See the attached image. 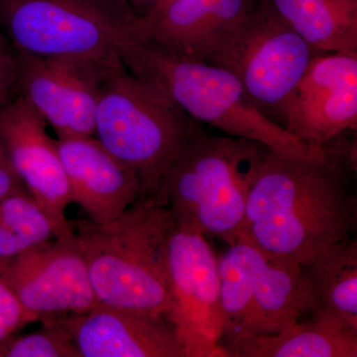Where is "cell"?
<instances>
[{"mask_svg":"<svg viewBox=\"0 0 357 357\" xmlns=\"http://www.w3.org/2000/svg\"><path fill=\"white\" fill-rule=\"evenodd\" d=\"M325 149L310 158L268 149L238 236L303 267L351 237L356 229V196L340 159Z\"/></svg>","mask_w":357,"mask_h":357,"instance_id":"1","label":"cell"},{"mask_svg":"<svg viewBox=\"0 0 357 357\" xmlns=\"http://www.w3.org/2000/svg\"><path fill=\"white\" fill-rule=\"evenodd\" d=\"M70 225L100 304L168 319L167 253L174 222L166 204L142 197L109 222L77 220Z\"/></svg>","mask_w":357,"mask_h":357,"instance_id":"2","label":"cell"},{"mask_svg":"<svg viewBox=\"0 0 357 357\" xmlns=\"http://www.w3.org/2000/svg\"><path fill=\"white\" fill-rule=\"evenodd\" d=\"M268 149L257 141L211 135L194 121L162 178L157 199L169 208L175 227L231 245Z\"/></svg>","mask_w":357,"mask_h":357,"instance_id":"3","label":"cell"},{"mask_svg":"<svg viewBox=\"0 0 357 357\" xmlns=\"http://www.w3.org/2000/svg\"><path fill=\"white\" fill-rule=\"evenodd\" d=\"M119 56L131 74L153 84L192 121L289 156L326 153L324 146L307 144L263 116L238 79L223 68L180 57L134 30L122 41Z\"/></svg>","mask_w":357,"mask_h":357,"instance_id":"4","label":"cell"},{"mask_svg":"<svg viewBox=\"0 0 357 357\" xmlns=\"http://www.w3.org/2000/svg\"><path fill=\"white\" fill-rule=\"evenodd\" d=\"M192 123L165 93L122 64L103 81L93 135L138 176L145 196L157 198L162 178Z\"/></svg>","mask_w":357,"mask_h":357,"instance_id":"5","label":"cell"},{"mask_svg":"<svg viewBox=\"0 0 357 357\" xmlns=\"http://www.w3.org/2000/svg\"><path fill=\"white\" fill-rule=\"evenodd\" d=\"M222 342L227 352L250 338L276 335L312 310L303 266L245 237L218 259Z\"/></svg>","mask_w":357,"mask_h":357,"instance_id":"6","label":"cell"},{"mask_svg":"<svg viewBox=\"0 0 357 357\" xmlns=\"http://www.w3.org/2000/svg\"><path fill=\"white\" fill-rule=\"evenodd\" d=\"M128 0H0V27L16 51L38 57L121 59L135 28Z\"/></svg>","mask_w":357,"mask_h":357,"instance_id":"7","label":"cell"},{"mask_svg":"<svg viewBox=\"0 0 357 357\" xmlns=\"http://www.w3.org/2000/svg\"><path fill=\"white\" fill-rule=\"evenodd\" d=\"M319 54L262 0L223 35L208 63L234 75L253 107L285 129L289 103Z\"/></svg>","mask_w":357,"mask_h":357,"instance_id":"8","label":"cell"},{"mask_svg":"<svg viewBox=\"0 0 357 357\" xmlns=\"http://www.w3.org/2000/svg\"><path fill=\"white\" fill-rule=\"evenodd\" d=\"M168 321L187 357H229L222 345L218 258L203 234L174 225L168 243Z\"/></svg>","mask_w":357,"mask_h":357,"instance_id":"9","label":"cell"},{"mask_svg":"<svg viewBox=\"0 0 357 357\" xmlns=\"http://www.w3.org/2000/svg\"><path fill=\"white\" fill-rule=\"evenodd\" d=\"M121 59L38 57L18 52L17 96L57 133L58 139L95 133V117L105 77Z\"/></svg>","mask_w":357,"mask_h":357,"instance_id":"10","label":"cell"},{"mask_svg":"<svg viewBox=\"0 0 357 357\" xmlns=\"http://www.w3.org/2000/svg\"><path fill=\"white\" fill-rule=\"evenodd\" d=\"M0 278L38 321L100 304L73 230L0 263Z\"/></svg>","mask_w":357,"mask_h":357,"instance_id":"11","label":"cell"},{"mask_svg":"<svg viewBox=\"0 0 357 357\" xmlns=\"http://www.w3.org/2000/svg\"><path fill=\"white\" fill-rule=\"evenodd\" d=\"M356 126L357 53L317 55L289 103L286 130L324 146Z\"/></svg>","mask_w":357,"mask_h":357,"instance_id":"12","label":"cell"},{"mask_svg":"<svg viewBox=\"0 0 357 357\" xmlns=\"http://www.w3.org/2000/svg\"><path fill=\"white\" fill-rule=\"evenodd\" d=\"M0 132L14 168L35 201L64 229L72 204L57 140L47 132L46 121L20 96L0 109Z\"/></svg>","mask_w":357,"mask_h":357,"instance_id":"13","label":"cell"},{"mask_svg":"<svg viewBox=\"0 0 357 357\" xmlns=\"http://www.w3.org/2000/svg\"><path fill=\"white\" fill-rule=\"evenodd\" d=\"M55 319L82 357H187L175 326L163 317L100 303Z\"/></svg>","mask_w":357,"mask_h":357,"instance_id":"14","label":"cell"},{"mask_svg":"<svg viewBox=\"0 0 357 357\" xmlns=\"http://www.w3.org/2000/svg\"><path fill=\"white\" fill-rule=\"evenodd\" d=\"M72 203L95 222L119 217L146 197L138 176L93 136L58 139Z\"/></svg>","mask_w":357,"mask_h":357,"instance_id":"15","label":"cell"},{"mask_svg":"<svg viewBox=\"0 0 357 357\" xmlns=\"http://www.w3.org/2000/svg\"><path fill=\"white\" fill-rule=\"evenodd\" d=\"M255 8L253 0H169L134 32L180 57L208 63L223 35Z\"/></svg>","mask_w":357,"mask_h":357,"instance_id":"16","label":"cell"},{"mask_svg":"<svg viewBox=\"0 0 357 357\" xmlns=\"http://www.w3.org/2000/svg\"><path fill=\"white\" fill-rule=\"evenodd\" d=\"M312 296V319L357 332V243L349 238L303 267Z\"/></svg>","mask_w":357,"mask_h":357,"instance_id":"17","label":"cell"},{"mask_svg":"<svg viewBox=\"0 0 357 357\" xmlns=\"http://www.w3.org/2000/svg\"><path fill=\"white\" fill-rule=\"evenodd\" d=\"M286 24L321 53H357V1L264 0Z\"/></svg>","mask_w":357,"mask_h":357,"instance_id":"18","label":"cell"},{"mask_svg":"<svg viewBox=\"0 0 357 357\" xmlns=\"http://www.w3.org/2000/svg\"><path fill=\"white\" fill-rule=\"evenodd\" d=\"M229 356L356 357L357 332L312 318L276 335L245 340Z\"/></svg>","mask_w":357,"mask_h":357,"instance_id":"19","label":"cell"},{"mask_svg":"<svg viewBox=\"0 0 357 357\" xmlns=\"http://www.w3.org/2000/svg\"><path fill=\"white\" fill-rule=\"evenodd\" d=\"M28 192L0 199V263L32 246L70 234Z\"/></svg>","mask_w":357,"mask_h":357,"instance_id":"20","label":"cell"},{"mask_svg":"<svg viewBox=\"0 0 357 357\" xmlns=\"http://www.w3.org/2000/svg\"><path fill=\"white\" fill-rule=\"evenodd\" d=\"M42 328L27 335L0 340V357H82L67 331L55 317L41 319Z\"/></svg>","mask_w":357,"mask_h":357,"instance_id":"21","label":"cell"},{"mask_svg":"<svg viewBox=\"0 0 357 357\" xmlns=\"http://www.w3.org/2000/svg\"><path fill=\"white\" fill-rule=\"evenodd\" d=\"M37 321L38 319L34 314L21 306L10 289L0 278V340Z\"/></svg>","mask_w":357,"mask_h":357,"instance_id":"22","label":"cell"},{"mask_svg":"<svg viewBox=\"0 0 357 357\" xmlns=\"http://www.w3.org/2000/svg\"><path fill=\"white\" fill-rule=\"evenodd\" d=\"M18 52L0 27V109L17 96Z\"/></svg>","mask_w":357,"mask_h":357,"instance_id":"23","label":"cell"},{"mask_svg":"<svg viewBox=\"0 0 357 357\" xmlns=\"http://www.w3.org/2000/svg\"><path fill=\"white\" fill-rule=\"evenodd\" d=\"M20 192H28L14 168L6 142L0 132V199Z\"/></svg>","mask_w":357,"mask_h":357,"instance_id":"24","label":"cell"},{"mask_svg":"<svg viewBox=\"0 0 357 357\" xmlns=\"http://www.w3.org/2000/svg\"><path fill=\"white\" fill-rule=\"evenodd\" d=\"M138 20L146 18L158 7L161 0H128Z\"/></svg>","mask_w":357,"mask_h":357,"instance_id":"25","label":"cell"},{"mask_svg":"<svg viewBox=\"0 0 357 357\" xmlns=\"http://www.w3.org/2000/svg\"><path fill=\"white\" fill-rule=\"evenodd\" d=\"M167 1H169V0H161V2H160V4H159L158 7L160 6H162V4H163V3H165V2H167ZM158 7H157V8H158ZM156 9H155V10H156Z\"/></svg>","mask_w":357,"mask_h":357,"instance_id":"26","label":"cell"},{"mask_svg":"<svg viewBox=\"0 0 357 357\" xmlns=\"http://www.w3.org/2000/svg\"><path fill=\"white\" fill-rule=\"evenodd\" d=\"M354 1H357V0H354Z\"/></svg>","mask_w":357,"mask_h":357,"instance_id":"27","label":"cell"}]
</instances>
